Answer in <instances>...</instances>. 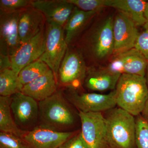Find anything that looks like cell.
<instances>
[{
    "label": "cell",
    "mask_w": 148,
    "mask_h": 148,
    "mask_svg": "<svg viewBox=\"0 0 148 148\" xmlns=\"http://www.w3.org/2000/svg\"><path fill=\"white\" fill-rule=\"evenodd\" d=\"M10 108L14 119L22 131L28 132L38 125V102L19 92L11 96Z\"/></svg>",
    "instance_id": "obj_8"
},
{
    "label": "cell",
    "mask_w": 148,
    "mask_h": 148,
    "mask_svg": "<svg viewBox=\"0 0 148 148\" xmlns=\"http://www.w3.org/2000/svg\"><path fill=\"white\" fill-rule=\"evenodd\" d=\"M135 49L142 53L148 61V29L139 34L136 42Z\"/></svg>",
    "instance_id": "obj_29"
},
{
    "label": "cell",
    "mask_w": 148,
    "mask_h": 148,
    "mask_svg": "<svg viewBox=\"0 0 148 148\" xmlns=\"http://www.w3.org/2000/svg\"><path fill=\"white\" fill-rule=\"evenodd\" d=\"M105 117L108 145L111 148H135L136 121L120 108L110 110Z\"/></svg>",
    "instance_id": "obj_4"
},
{
    "label": "cell",
    "mask_w": 148,
    "mask_h": 148,
    "mask_svg": "<svg viewBox=\"0 0 148 148\" xmlns=\"http://www.w3.org/2000/svg\"><path fill=\"white\" fill-rule=\"evenodd\" d=\"M32 0H1L0 12L13 13L31 6Z\"/></svg>",
    "instance_id": "obj_26"
},
{
    "label": "cell",
    "mask_w": 148,
    "mask_h": 148,
    "mask_svg": "<svg viewBox=\"0 0 148 148\" xmlns=\"http://www.w3.org/2000/svg\"><path fill=\"white\" fill-rule=\"evenodd\" d=\"M147 2L143 0H106V7L116 9L131 18L137 27L146 23L145 10Z\"/></svg>",
    "instance_id": "obj_20"
},
{
    "label": "cell",
    "mask_w": 148,
    "mask_h": 148,
    "mask_svg": "<svg viewBox=\"0 0 148 148\" xmlns=\"http://www.w3.org/2000/svg\"><path fill=\"white\" fill-rule=\"evenodd\" d=\"M113 20L112 15L101 21L93 18L74 44L87 66H97L114 55Z\"/></svg>",
    "instance_id": "obj_1"
},
{
    "label": "cell",
    "mask_w": 148,
    "mask_h": 148,
    "mask_svg": "<svg viewBox=\"0 0 148 148\" xmlns=\"http://www.w3.org/2000/svg\"><path fill=\"white\" fill-rule=\"evenodd\" d=\"M11 97L0 96V131L22 138L25 132L16 125L10 108Z\"/></svg>",
    "instance_id": "obj_21"
},
{
    "label": "cell",
    "mask_w": 148,
    "mask_h": 148,
    "mask_svg": "<svg viewBox=\"0 0 148 148\" xmlns=\"http://www.w3.org/2000/svg\"><path fill=\"white\" fill-rule=\"evenodd\" d=\"M45 16L32 5L21 11L18 19V29L21 45L29 41L44 29Z\"/></svg>",
    "instance_id": "obj_17"
},
{
    "label": "cell",
    "mask_w": 148,
    "mask_h": 148,
    "mask_svg": "<svg viewBox=\"0 0 148 148\" xmlns=\"http://www.w3.org/2000/svg\"><path fill=\"white\" fill-rule=\"evenodd\" d=\"M77 131L60 132L38 125L25 132L22 138L32 148H58Z\"/></svg>",
    "instance_id": "obj_14"
},
{
    "label": "cell",
    "mask_w": 148,
    "mask_h": 148,
    "mask_svg": "<svg viewBox=\"0 0 148 148\" xmlns=\"http://www.w3.org/2000/svg\"><path fill=\"white\" fill-rule=\"evenodd\" d=\"M146 73H147V77L146 78V79H147V84L148 86V65L147 68V72H146Z\"/></svg>",
    "instance_id": "obj_33"
},
{
    "label": "cell",
    "mask_w": 148,
    "mask_h": 148,
    "mask_svg": "<svg viewBox=\"0 0 148 148\" xmlns=\"http://www.w3.org/2000/svg\"><path fill=\"white\" fill-rule=\"evenodd\" d=\"M23 86L18 79V76L12 69H6L0 71V95L11 97L21 92Z\"/></svg>",
    "instance_id": "obj_22"
},
{
    "label": "cell",
    "mask_w": 148,
    "mask_h": 148,
    "mask_svg": "<svg viewBox=\"0 0 148 148\" xmlns=\"http://www.w3.org/2000/svg\"><path fill=\"white\" fill-rule=\"evenodd\" d=\"M50 70L44 61L39 59L25 66L20 71L18 75V79L24 86L45 75Z\"/></svg>",
    "instance_id": "obj_23"
},
{
    "label": "cell",
    "mask_w": 148,
    "mask_h": 148,
    "mask_svg": "<svg viewBox=\"0 0 148 148\" xmlns=\"http://www.w3.org/2000/svg\"><path fill=\"white\" fill-rule=\"evenodd\" d=\"M45 33V49L39 59L53 71L58 82V70L68 47L64 28L55 23L46 22Z\"/></svg>",
    "instance_id": "obj_7"
},
{
    "label": "cell",
    "mask_w": 148,
    "mask_h": 148,
    "mask_svg": "<svg viewBox=\"0 0 148 148\" xmlns=\"http://www.w3.org/2000/svg\"><path fill=\"white\" fill-rule=\"evenodd\" d=\"M98 12L85 11L76 7L64 28L65 40L67 45H74Z\"/></svg>",
    "instance_id": "obj_18"
},
{
    "label": "cell",
    "mask_w": 148,
    "mask_h": 148,
    "mask_svg": "<svg viewBox=\"0 0 148 148\" xmlns=\"http://www.w3.org/2000/svg\"><path fill=\"white\" fill-rule=\"evenodd\" d=\"M81 133L88 148H106L107 129L105 117L101 112H78Z\"/></svg>",
    "instance_id": "obj_9"
},
{
    "label": "cell",
    "mask_w": 148,
    "mask_h": 148,
    "mask_svg": "<svg viewBox=\"0 0 148 148\" xmlns=\"http://www.w3.org/2000/svg\"><path fill=\"white\" fill-rule=\"evenodd\" d=\"M135 144L137 148H148V122L141 116L136 120Z\"/></svg>",
    "instance_id": "obj_24"
},
{
    "label": "cell",
    "mask_w": 148,
    "mask_h": 148,
    "mask_svg": "<svg viewBox=\"0 0 148 148\" xmlns=\"http://www.w3.org/2000/svg\"><path fill=\"white\" fill-rule=\"evenodd\" d=\"M58 148H88L80 131L64 142Z\"/></svg>",
    "instance_id": "obj_28"
},
{
    "label": "cell",
    "mask_w": 148,
    "mask_h": 148,
    "mask_svg": "<svg viewBox=\"0 0 148 148\" xmlns=\"http://www.w3.org/2000/svg\"><path fill=\"white\" fill-rule=\"evenodd\" d=\"M145 16L146 18V23L144 26V27L145 29H148V1L146 3L145 7Z\"/></svg>",
    "instance_id": "obj_32"
},
{
    "label": "cell",
    "mask_w": 148,
    "mask_h": 148,
    "mask_svg": "<svg viewBox=\"0 0 148 148\" xmlns=\"http://www.w3.org/2000/svg\"><path fill=\"white\" fill-rule=\"evenodd\" d=\"M81 10L99 12L106 7V0H67Z\"/></svg>",
    "instance_id": "obj_27"
},
{
    "label": "cell",
    "mask_w": 148,
    "mask_h": 148,
    "mask_svg": "<svg viewBox=\"0 0 148 148\" xmlns=\"http://www.w3.org/2000/svg\"><path fill=\"white\" fill-rule=\"evenodd\" d=\"M45 27L34 38L22 45L11 56V69L16 75L18 76L25 66L40 58L45 49Z\"/></svg>",
    "instance_id": "obj_13"
},
{
    "label": "cell",
    "mask_w": 148,
    "mask_h": 148,
    "mask_svg": "<svg viewBox=\"0 0 148 148\" xmlns=\"http://www.w3.org/2000/svg\"><path fill=\"white\" fill-rule=\"evenodd\" d=\"M148 61L135 48L114 55L106 68L113 73L138 75L145 77Z\"/></svg>",
    "instance_id": "obj_12"
},
{
    "label": "cell",
    "mask_w": 148,
    "mask_h": 148,
    "mask_svg": "<svg viewBox=\"0 0 148 148\" xmlns=\"http://www.w3.org/2000/svg\"><path fill=\"white\" fill-rule=\"evenodd\" d=\"M12 62L10 56L0 54V71L11 69Z\"/></svg>",
    "instance_id": "obj_30"
},
{
    "label": "cell",
    "mask_w": 148,
    "mask_h": 148,
    "mask_svg": "<svg viewBox=\"0 0 148 148\" xmlns=\"http://www.w3.org/2000/svg\"><path fill=\"white\" fill-rule=\"evenodd\" d=\"M87 67L80 51L74 45L68 46L58 70L59 87L82 89Z\"/></svg>",
    "instance_id": "obj_6"
},
{
    "label": "cell",
    "mask_w": 148,
    "mask_h": 148,
    "mask_svg": "<svg viewBox=\"0 0 148 148\" xmlns=\"http://www.w3.org/2000/svg\"><path fill=\"white\" fill-rule=\"evenodd\" d=\"M0 148H32L23 138L14 134L0 132Z\"/></svg>",
    "instance_id": "obj_25"
},
{
    "label": "cell",
    "mask_w": 148,
    "mask_h": 148,
    "mask_svg": "<svg viewBox=\"0 0 148 148\" xmlns=\"http://www.w3.org/2000/svg\"><path fill=\"white\" fill-rule=\"evenodd\" d=\"M61 88L65 98L78 112L102 113L116 106L115 90L108 94H101L84 92L82 89L73 87Z\"/></svg>",
    "instance_id": "obj_5"
},
{
    "label": "cell",
    "mask_w": 148,
    "mask_h": 148,
    "mask_svg": "<svg viewBox=\"0 0 148 148\" xmlns=\"http://www.w3.org/2000/svg\"><path fill=\"white\" fill-rule=\"evenodd\" d=\"M121 75L111 71L106 67L88 66L83 88L90 91L114 90Z\"/></svg>",
    "instance_id": "obj_16"
},
{
    "label": "cell",
    "mask_w": 148,
    "mask_h": 148,
    "mask_svg": "<svg viewBox=\"0 0 148 148\" xmlns=\"http://www.w3.org/2000/svg\"><path fill=\"white\" fill-rule=\"evenodd\" d=\"M59 88L58 82L51 70L23 86L21 92L38 102L53 95Z\"/></svg>",
    "instance_id": "obj_19"
},
{
    "label": "cell",
    "mask_w": 148,
    "mask_h": 148,
    "mask_svg": "<svg viewBox=\"0 0 148 148\" xmlns=\"http://www.w3.org/2000/svg\"><path fill=\"white\" fill-rule=\"evenodd\" d=\"M31 5L44 14L46 22L55 23L63 27L75 7L67 0H32Z\"/></svg>",
    "instance_id": "obj_15"
},
{
    "label": "cell",
    "mask_w": 148,
    "mask_h": 148,
    "mask_svg": "<svg viewBox=\"0 0 148 148\" xmlns=\"http://www.w3.org/2000/svg\"><path fill=\"white\" fill-rule=\"evenodd\" d=\"M38 104V125L60 132L73 131L76 122L73 106L65 98L62 88L59 86L53 95Z\"/></svg>",
    "instance_id": "obj_2"
},
{
    "label": "cell",
    "mask_w": 148,
    "mask_h": 148,
    "mask_svg": "<svg viewBox=\"0 0 148 148\" xmlns=\"http://www.w3.org/2000/svg\"><path fill=\"white\" fill-rule=\"evenodd\" d=\"M113 32V56L134 48L140 34L134 21L127 15L119 11L114 17Z\"/></svg>",
    "instance_id": "obj_10"
},
{
    "label": "cell",
    "mask_w": 148,
    "mask_h": 148,
    "mask_svg": "<svg viewBox=\"0 0 148 148\" xmlns=\"http://www.w3.org/2000/svg\"><path fill=\"white\" fill-rule=\"evenodd\" d=\"M20 12H0V54L11 57L22 45L18 29Z\"/></svg>",
    "instance_id": "obj_11"
},
{
    "label": "cell",
    "mask_w": 148,
    "mask_h": 148,
    "mask_svg": "<svg viewBox=\"0 0 148 148\" xmlns=\"http://www.w3.org/2000/svg\"><path fill=\"white\" fill-rule=\"evenodd\" d=\"M116 105L133 116L142 112L148 99L145 77L122 74L116 88Z\"/></svg>",
    "instance_id": "obj_3"
},
{
    "label": "cell",
    "mask_w": 148,
    "mask_h": 148,
    "mask_svg": "<svg viewBox=\"0 0 148 148\" xmlns=\"http://www.w3.org/2000/svg\"><path fill=\"white\" fill-rule=\"evenodd\" d=\"M141 116L146 121L148 122V99L145 103L142 112Z\"/></svg>",
    "instance_id": "obj_31"
}]
</instances>
